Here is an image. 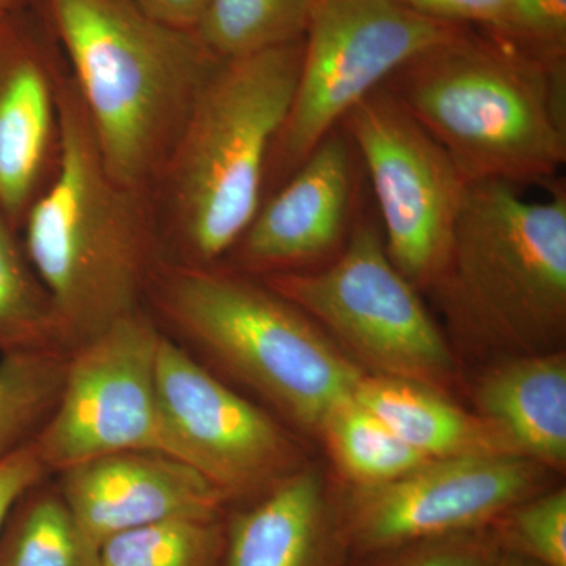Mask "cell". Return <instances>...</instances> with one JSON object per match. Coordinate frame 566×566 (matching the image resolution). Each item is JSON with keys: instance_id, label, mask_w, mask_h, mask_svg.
<instances>
[{"instance_id": "obj_1", "label": "cell", "mask_w": 566, "mask_h": 566, "mask_svg": "<svg viewBox=\"0 0 566 566\" xmlns=\"http://www.w3.org/2000/svg\"><path fill=\"white\" fill-rule=\"evenodd\" d=\"M61 153L25 214V255L61 315L71 352L144 308L167 259L150 193L112 178L66 69L59 84Z\"/></svg>"}, {"instance_id": "obj_2", "label": "cell", "mask_w": 566, "mask_h": 566, "mask_svg": "<svg viewBox=\"0 0 566 566\" xmlns=\"http://www.w3.org/2000/svg\"><path fill=\"white\" fill-rule=\"evenodd\" d=\"M104 166L155 192L205 82L222 61L197 33L153 20L134 0H40Z\"/></svg>"}, {"instance_id": "obj_3", "label": "cell", "mask_w": 566, "mask_h": 566, "mask_svg": "<svg viewBox=\"0 0 566 566\" xmlns=\"http://www.w3.org/2000/svg\"><path fill=\"white\" fill-rule=\"evenodd\" d=\"M385 85L469 181L546 186L566 163V61L471 28Z\"/></svg>"}, {"instance_id": "obj_4", "label": "cell", "mask_w": 566, "mask_h": 566, "mask_svg": "<svg viewBox=\"0 0 566 566\" xmlns=\"http://www.w3.org/2000/svg\"><path fill=\"white\" fill-rule=\"evenodd\" d=\"M147 303L164 333L307 433L318 436L367 375L311 316L262 279L221 263L164 260Z\"/></svg>"}, {"instance_id": "obj_5", "label": "cell", "mask_w": 566, "mask_h": 566, "mask_svg": "<svg viewBox=\"0 0 566 566\" xmlns=\"http://www.w3.org/2000/svg\"><path fill=\"white\" fill-rule=\"evenodd\" d=\"M304 39L222 61L156 185L167 259L219 264L266 196L268 164L300 76Z\"/></svg>"}, {"instance_id": "obj_6", "label": "cell", "mask_w": 566, "mask_h": 566, "mask_svg": "<svg viewBox=\"0 0 566 566\" xmlns=\"http://www.w3.org/2000/svg\"><path fill=\"white\" fill-rule=\"evenodd\" d=\"M524 199L516 186L469 181L444 270L430 290L469 333L516 352L558 349L566 329V188Z\"/></svg>"}, {"instance_id": "obj_7", "label": "cell", "mask_w": 566, "mask_h": 566, "mask_svg": "<svg viewBox=\"0 0 566 566\" xmlns=\"http://www.w3.org/2000/svg\"><path fill=\"white\" fill-rule=\"evenodd\" d=\"M259 279L374 375L442 394L455 381V359L446 337L420 290L390 260L375 212L359 216L348 243L329 263Z\"/></svg>"}, {"instance_id": "obj_8", "label": "cell", "mask_w": 566, "mask_h": 566, "mask_svg": "<svg viewBox=\"0 0 566 566\" xmlns=\"http://www.w3.org/2000/svg\"><path fill=\"white\" fill-rule=\"evenodd\" d=\"M395 0H314L296 88L268 164L279 188L364 98L424 52L468 31Z\"/></svg>"}, {"instance_id": "obj_9", "label": "cell", "mask_w": 566, "mask_h": 566, "mask_svg": "<svg viewBox=\"0 0 566 566\" xmlns=\"http://www.w3.org/2000/svg\"><path fill=\"white\" fill-rule=\"evenodd\" d=\"M161 337L142 308L70 353L59 403L32 441L48 474L136 450L188 463L156 389Z\"/></svg>"}, {"instance_id": "obj_10", "label": "cell", "mask_w": 566, "mask_h": 566, "mask_svg": "<svg viewBox=\"0 0 566 566\" xmlns=\"http://www.w3.org/2000/svg\"><path fill=\"white\" fill-rule=\"evenodd\" d=\"M378 207L390 260L419 290L444 270L469 180L386 85L342 120Z\"/></svg>"}, {"instance_id": "obj_11", "label": "cell", "mask_w": 566, "mask_h": 566, "mask_svg": "<svg viewBox=\"0 0 566 566\" xmlns=\"http://www.w3.org/2000/svg\"><path fill=\"white\" fill-rule=\"evenodd\" d=\"M156 389L186 461L232 502L255 501L303 468L296 438L163 331Z\"/></svg>"}, {"instance_id": "obj_12", "label": "cell", "mask_w": 566, "mask_h": 566, "mask_svg": "<svg viewBox=\"0 0 566 566\" xmlns=\"http://www.w3.org/2000/svg\"><path fill=\"white\" fill-rule=\"evenodd\" d=\"M545 471L523 457L449 458L382 485L353 486L340 494L352 556L490 527L513 505L545 491Z\"/></svg>"}, {"instance_id": "obj_13", "label": "cell", "mask_w": 566, "mask_h": 566, "mask_svg": "<svg viewBox=\"0 0 566 566\" xmlns=\"http://www.w3.org/2000/svg\"><path fill=\"white\" fill-rule=\"evenodd\" d=\"M360 167L352 139L337 126L263 200L223 266L264 277L329 263L348 243L363 214Z\"/></svg>"}, {"instance_id": "obj_14", "label": "cell", "mask_w": 566, "mask_h": 566, "mask_svg": "<svg viewBox=\"0 0 566 566\" xmlns=\"http://www.w3.org/2000/svg\"><path fill=\"white\" fill-rule=\"evenodd\" d=\"M65 71L40 0L0 20V211L17 232L57 167Z\"/></svg>"}, {"instance_id": "obj_15", "label": "cell", "mask_w": 566, "mask_h": 566, "mask_svg": "<svg viewBox=\"0 0 566 566\" xmlns=\"http://www.w3.org/2000/svg\"><path fill=\"white\" fill-rule=\"evenodd\" d=\"M59 491L102 546L111 536L170 517H221L226 495L202 472L156 452H118L59 472Z\"/></svg>"}, {"instance_id": "obj_16", "label": "cell", "mask_w": 566, "mask_h": 566, "mask_svg": "<svg viewBox=\"0 0 566 566\" xmlns=\"http://www.w3.org/2000/svg\"><path fill=\"white\" fill-rule=\"evenodd\" d=\"M352 557L340 494L307 465L226 517L223 566H348Z\"/></svg>"}, {"instance_id": "obj_17", "label": "cell", "mask_w": 566, "mask_h": 566, "mask_svg": "<svg viewBox=\"0 0 566 566\" xmlns=\"http://www.w3.org/2000/svg\"><path fill=\"white\" fill-rule=\"evenodd\" d=\"M479 415L521 457L546 469L566 464V356L527 353L491 368L475 390Z\"/></svg>"}, {"instance_id": "obj_18", "label": "cell", "mask_w": 566, "mask_h": 566, "mask_svg": "<svg viewBox=\"0 0 566 566\" xmlns=\"http://www.w3.org/2000/svg\"><path fill=\"white\" fill-rule=\"evenodd\" d=\"M354 398L428 460L521 457L493 423L431 387L365 375Z\"/></svg>"}, {"instance_id": "obj_19", "label": "cell", "mask_w": 566, "mask_h": 566, "mask_svg": "<svg viewBox=\"0 0 566 566\" xmlns=\"http://www.w3.org/2000/svg\"><path fill=\"white\" fill-rule=\"evenodd\" d=\"M40 485L11 510L0 532V566H103L92 538L61 491Z\"/></svg>"}, {"instance_id": "obj_20", "label": "cell", "mask_w": 566, "mask_h": 566, "mask_svg": "<svg viewBox=\"0 0 566 566\" xmlns=\"http://www.w3.org/2000/svg\"><path fill=\"white\" fill-rule=\"evenodd\" d=\"M17 230L0 211V354L71 353L69 335Z\"/></svg>"}, {"instance_id": "obj_21", "label": "cell", "mask_w": 566, "mask_h": 566, "mask_svg": "<svg viewBox=\"0 0 566 566\" xmlns=\"http://www.w3.org/2000/svg\"><path fill=\"white\" fill-rule=\"evenodd\" d=\"M319 436L352 486L382 485L430 461L354 397L327 417Z\"/></svg>"}, {"instance_id": "obj_22", "label": "cell", "mask_w": 566, "mask_h": 566, "mask_svg": "<svg viewBox=\"0 0 566 566\" xmlns=\"http://www.w3.org/2000/svg\"><path fill=\"white\" fill-rule=\"evenodd\" d=\"M314 0H210L196 32L219 61L304 39Z\"/></svg>"}, {"instance_id": "obj_23", "label": "cell", "mask_w": 566, "mask_h": 566, "mask_svg": "<svg viewBox=\"0 0 566 566\" xmlns=\"http://www.w3.org/2000/svg\"><path fill=\"white\" fill-rule=\"evenodd\" d=\"M70 354L22 352L0 359V463L31 444L54 412Z\"/></svg>"}, {"instance_id": "obj_24", "label": "cell", "mask_w": 566, "mask_h": 566, "mask_svg": "<svg viewBox=\"0 0 566 566\" xmlns=\"http://www.w3.org/2000/svg\"><path fill=\"white\" fill-rule=\"evenodd\" d=\"M103 566H223L226 516L170 517L111 536Z\"/></svg>"}, {"instance_id": "obj_25", "label": "cell", "mask_w": 566, "mask_h": 566, "mask_svg": "<svg viewBox=\"0 0 566 566\" xmlns=\"http://www.w3.org/2000/svg\"><path fill=\"white\" fill-rule=\"evenodd\" d=\"M502 553L526 557L543 566H566V491L524 499L490 526Z\"/></svg>"}, {"instance_id": "obj_26", "label": "cell", "mask_w": 566, "mask_h": 566, "mask_svg": "<svg viewBox=\"0 0 566 566\" xmlns=\"http://www.w3.org/2000/svg\"><path fill=\"white\" fill-rule=\"evenodd\" d=\"M501 553L493 532L485 527L352 557L348 566H494Z\"/></svg>"}, {"instance_id": "obj_27", "label": "cell", "mask_w": 566, "mask_h": 566, "mask_svg": "<svg viewBox=\"0 0 566 566\" xmlns=\"http://www.w3.org/2000/svg\"><path fill=\"white\" fill-rule=\"evenodd\" d=\"M490 33L535 57L566 61V0H510L504 25Z\"/></svg>"}, {"instance_id": "obj_28", "label": "cell", "mask_w": 566, "mask_h": 566, "mask_svg": "<svg viewBox=\"0 0 566 566\" xmlns=\"http://www.w3.org/2000/svg\"><path fill=\"white\" fill-rule=\"evenodd\" d=\"M431 20L497 32L504 25L510 0H395Z\"/></svg>"}, {"instance_id": "obj_29", "label": "cell", "mask_w": 566, "mask_h": 566, "mask_svg": "<svg viewBox=\"0 0 566 566\" xmlns=\"http://www.w3.org/2000/svg\"><path fill=\"white\" fill-rule=\"evenodd\" d=\"M48 475L33 442L0 463V532L22 495L44 482Z\"/></svg>"}, {"instance_id": "obj_30", "label": "cell", "mask_w": 566, "mask_h": 566, "mask_svg": "<svg viewBox=\"0 0 566 566\" xmlns=\"http://www.w3.org/2000/svg\"><path fill=\"white\" fill-rule=\"evenodd\" d=\"M134 2L153 20L170 28L182 29V31H196L210 0H134Z\"/></svg>"}, {"instance_id": "obj_31", "label": "cell", "mask_w": 566, "mask_h": 566, "mask_svg": "<svg viewBox=\"0 0 566 566\" xmlns=\"http://www.w3.org/2000/svg\"><path fill=\"white\" fill-rule=\"evenodd\" d=\"M39 0H0V20L35 6Z\"/></svg>"}, {"instance_id": "obj_32", "label": "cell", "mask_w": 566, "mask_h": 566, "mask_svg": "<svg viewBox=\"0 0 566 566\" xmlns=\"http://www.w3.org/2000/svg\"><path fill=\"white\" fill-rule=\"evenodd\" d=\"M494 566H543L535 564V562L528 560L526 557L516 556L512 553H501L497 564Z\"/></svg>"}]
</instances>
